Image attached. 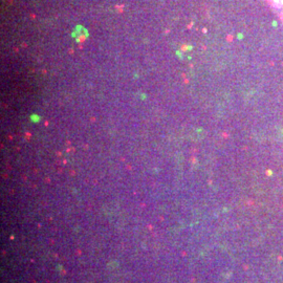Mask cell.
Instances as JSON below:
<instances>
[{
    "label": "cell",
    "mask_w": 283,
    "mask_h": 283,
    "mask_svg": "<svg viewBox=\"0 0 283 283\" xmlns=\"http://www.w3.org/2000/svg\"><path fill=\"white\" fill-rule=\"evenodd\" d=\"M72 36H73V38H74L75 40H77L78 42H80V41L84 40L85 38L87 37V33H86L85 29H83V28H77V29H75V31L73 32Z\"/></svg>",
    "instance_id": "6da1fadb"
},
{
    "label": "cell",
    "mask_w": 283,
    "mask_h": 283,
    "mask_svg": "<svg viewBox=\"0 0 283 283\" xmlns=\"http://www.w3.org/2000/svg\"><path fill=\"white\" fill-rule=\"evenodd\" d=\"M279 2H280V0H279ZM282 2H283V0H282Z\"/></svg>",
    "instance_id": "7a4b0ae2"
}]
</instances>
